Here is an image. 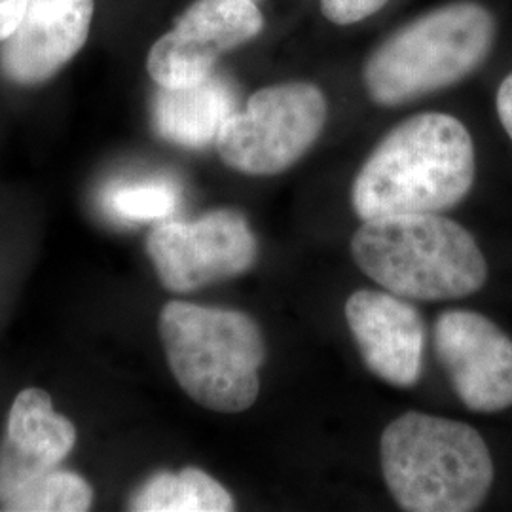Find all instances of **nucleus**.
<instances>
[{"label": "nucleus", "mask_w": 512, "mask_h": 512, "mask_svg": "<svg viewBox=\"0 0 512 512\" xmlns=\"http://www.w3.org/2000/svg\"><path fill=\"white\" fill-rule=\"evenodd\" d=\"M473 137L458 118L416 114L391 129L370 152L351 188L361 220L444 213L475 183Z\"/></svg>", "instance_id": "f257e3e1"}, {"label": "nucleus", "mask_w": 512, "mask_h": 512, "mask_svg": "<svg viewBox=\"0 0 512 512\" xmlns=\"http://www.w3.org/2000/svg\"><path fill=\"white\" fill-rule=\"evenodd\" d=\"M351 255L382 289L408 300H458L478 293L488 279L475 238L442 213L363 220Z\"/></svg>", "instance_id": "f03ea898"}, {"label": "nucleus", "mask_w": 512, "mask_h": 512, "mask_svg": "<svg viewBox=\"0 0 512 512\" xmlns=\"http://www.w3.org/2000/svg\"><path fill=\"white\" fill-rule=\"evenodd\" d=\"M385 484L410 512L475 511L492 488L488 444L467 423L406 412L380 442Z\"/></svg>", "instance_id": "7ed1b4c3"}, {"label": "nucleus", "mask_w": 512, "mask_h": 512, "mask_svg": "<svg viewBox=\"0 0 512 512\" xmlns=\"http://www.w3.org/2000/svg\"><path fill=\"white\" fill-rule=\"evenodd\" d=\"M494 14L471 0L439 6L406 23L368 55L363 82L370 99L399 107L446 90L475 73L494 48Z\"/></svg>", "instance_id": "20e7f679"}, {"label": "nucleus", "mask_w": 512, "mask_h": 512, "mask_svg": "<svg viewBox=\"0 0 512 512\" xmlns=\"http://www.w3.org/2000/svg\"><path fill=\"white\" fill-rule=\"evenodd\" d=\"M158 329L175 380L196 403L224 414L255 404L266 346L253 317L173 300Z\"/></svg>", "instance_id": "39448f33"}, {"label": "nucleus", "mask_w": 512, "mask_h": 512, "mask_svg": "<svg viewBox=\"0 0 512 512\" xmlns=\"http://www.w3.org/2000/svg\"><path fill=\"white\" fill-rule=\"evenodd\" d=\"M327 99L310 82H283L253 93L220 129L217 150L230 169L268 177L293 167L319 139Z\"/></svg>", "instance_id": "423d86ee"}, {"label": "nucleus", "mask_w": 512, "mask_h": 512, "mask_svg": "<svg viewBox=\"0 0 512 512\" xmlns=\"http://www.w3.org/2000/svg\"><path fill=\"white\" fill-rule=\"evenodd\" d=\"M148 255L165 289L190 293L245 274L258 256L247 219L220 209L202 219L162 220L148 236Z\"/></svg>", "instance_id": "0eeeda50"}, {"label": "nucleus", "mask_w": 512, "mask_h": 512, "mask_svg": "<svg viewBox=\"0 0 512 512\" xmlns=\"http://www.w3.org/2000/svg\"><path fill=\"white\" fill-rule=\"evenodd\" d=\"M255 0H196L148 52L147 69L160 88H184L213 73L220 55L262 33Z\"/></svg>", "instance_id": "6e6552de"}, {"label": "nucleus", "mask_w": 512, "mask_h": 512, "mask_svg": "<svg viewBox=\"0 0 512 512\" xmlns=\"http://www.w3.org/2000/svg\"><path fill=\"white\" fill-rule=\"evenodd\" d=\"M435 351L459 401L480 414L512 406V340L476 311H444Z\"/></svg>", "instance_id": "1a4fd4ad"}, {"label": "nucleus", "mask_w": 512, "mask_h": 512, "mask_svg": "<svg viewBox=\"0 0 512 512\" xmlns=\"http://www.w3.org/2000/svg\"><path fill=\"white\" fill-rule=\"evenodd\" d=\"M346 319L366 368L395 387L418 384L423 370L425 323L408 298L361 289L346 302Z\"/></svg>", "instance_id": "9d476101"}, {"label": "nucleus", "mask_w": 512, "mask_h": 512, "mask_svg": "<svg viewBox=\"0 0 512 512\" xmlns=\"http://www.w3.org/2000/svg\"><path fill=\"white\" fill-rule=\"evenodd\" d=\"M93 0H27L18 27L0 42V71L21 86L50 80L82 50Z\"/></svg>", "instance_id": "9b49d317"}, {"label": "nucleus", "mask_w": 512, "mask_h": 512, "mask_svg": "<svg viewBox=\"0 0 512 512\" xmlns=\"http://www.w3.org/2000/svg\"><path fill=\"white\" fill-rule=\"evenodd\" d=\"M76 442L73 423L55 414L52 397L23 389L8 418V433L0 444V505L25 484L55 467L71 454Z\"/></svg>", "instance_id": "f8f14e48"}, {"label": "nucleus", "mask_w": 512, "mask_h": 512, "mask_svg": "<svg viewBox=\"0 0 512 512\" xmlns=\"http://www.w3.org/2000/svg\"><path fill=\"white\" fill-rule=\"evenodd\" d=\"M238 112V93L222 74H209L184 88H160L152 101L156 133L175 145L202 148L217 141L220 129Z\"/></svg>", "instance_id": "ddd939ff"}, {"label": "nucleus", "mask_w": 512, "mask_h": 512, "mask_svg": "<svg viewBox=\"0 0 512 512\" xmlns=\"http://www.w3.org/2000/svg\"><path fill=\"white\" fill-rule=\"evenodd\" d=\"M131 511L228 512L234 497L202 469L186 467L181 473H158L131 499Z\"/></svg>", "instance_id": "4468645a"}, {"label": "nucleus", "mask_w": 512, "mask_h": 512, "mask_svg": "<svg viewBox=\"0 0 512 512\" xmlns=\"http://www.w3.org/2000/svg\"><path fill=\"white\" fill-rule=\"evenodd\" d=\"M181 190L169 179L118 181L103 190V209L122 222L167 220L179 207Z\"/></svg>", "instance_id": "2eb2a0df"}, {"label": "nucleus", "mask_w": 512, "mask_h": 512, "mask_svg": "<svg viewBox=\"0 0 512 512\" xmlns=\"http://www.w3.org/2000/svg\"><path fill=\"white\" fill-rule=\"evenodd\" d=\"M92 501V486L82 476L54 469L25 484L2 503V511L84 512Z\"/></svg>", "instance_id": "dca6fc26"}, {"label": "nucleus", "mask_w": 512, "mask_h": 512, "mask_svg": "<svg viewBox=\"0 0 512 512\" xmlns=\"http://www.w3.org/2000/svg\"><path fill=\"white\" fill-rule=\"evenodd\" d=\"M389 0H321L323 16L334 25H353L380 12Z\"/></svg>", "instance_id": "f3484780"}, {"label": "nucleus", "mask_w": 512, "mask_h": 512, "mask_svg": "<svg viewBox=\"0 0 512 512\" xmlns=\"http://www.w3.org/2000/svg\"><path fill=\"white\" fill-rule=\"evenodd\" d=\"M25 6L27 0H0V42L14 33L25 12Z\"/></svg>", "instance_id": "a211bd4d"}, {"label": "nucleus", "mask_w": 512, "mask_h": 512, "mask_svg": "<svg viewBox=\"0 0 512 512\" xmlns=\"http://www.w3.org/2000/svg\"><path fill=\"white\" fill-rule=\"evenodd\" d=\"M495 107H497V116L501 120V126L507 131V135L511 137L512 141V73L505 76V80L501 82V86L497 90Z\"/></svg>", "instance_id": "6ab92c4d"}]
</instances>
